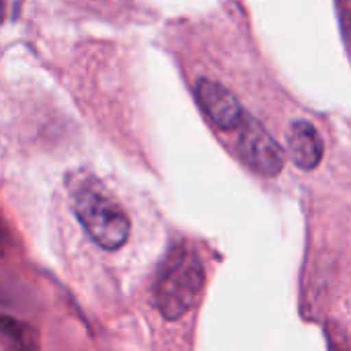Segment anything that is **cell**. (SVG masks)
<instances>
[{"label": "cell", "mask_w": 351, "mask_h": 351, "mask_svg": "<svg viewBox=\"0 0 351 351\" xmlns=\"http://www.w3.org/2000/svg\"><path fill=\"white\" fill-rule=\"evenodd\" d=\"M237 130V152L241 160L263 177H276L284 167V150L263 128V123L245 115Z\"/></svg>", "instance_id": "3957f363"}, {"label": "cell", "mask_w": 351, "mask_h": 351, "mask_svg": "<svg viewBox=\"0 0 351 351\" xmlns=\"http://www.w3.org/2000/svg\"><path fill=\"white\" fill-rule=\"evenodd\" d=\"M2 14H4V4H2V0H0V21H2Z\"/></svg>", "instance_id": "ba28073f"}, {"label": "cell", "mask_w": 351, "mask_h": 351, "mask_svg": "<svg viewBox=\"0 0 351 351\" xmlns=\"http://www.w3.org/2000/svg\"><path fill=\"white\" fill-rule=\"evenodd\" d=\"M72 210L84 232L105 251L121 249L132 232V222L115 195L88 171H74L66 177Z\"/></svg>", "instance_id": "6da1fadb"}, {"label": "cell", "mask_w": 351, "mask_h": 351, "mask_svg": "<svg viewBox=\"0 0 351 351\" xmlns=\"http://www.w3.org/2000/svg\"><path fill=\"white\" fill-rule=\"evenodd\" d=\"M0 351H39L37 331L8 315H0Z\"/></svg>", "instance_id": "8992f818"}, {"label": "cell", "mask_w": 351, "mask_h": 351, "mask_svg": "<svg viewBox=\"0 0 351 351\" xmlns=\"http://www.w3.org/2000/svg\"><path fill=\"white\" fill-rule=\"evenodd\" d=\"M204 265L185 245L173 247L160 263L152 288V300L167 321H179L199 300L204 288Z\"/></svg>", "instance_id": "7a4b0ae2"}, {"label": "cell", "mask_w": 351, "mask_h": 351, "mask_svg": "<svg viewBox=\"0 0 351 351\" xmlns=\"http://www.w3.org/2000/svg\"><path fill=\"white\" fill-rule=\"evenodd\" d=\"M195 97L202 109L220 130L234 132L241 125L245 117L243 105L224 84L212 78H199L195 84Z\"/></svg>", "instance_id": "277c9868"}, {"label": "cell", "mask_w": 351, "mask_h": 351, "mask_svg": "<svg viewBox=\"0 0 351 351\" xmlns=\"http://www.w3.org/2000/svg\"><path fill=\"white\" fill-rule=\"evenodd\" d=\"M6 237H8V234H6V228H4V224H2V220H0V247L6 243Z\"/></svg>", "instance_id": "52a82bcc"}, {"label": "cell", "mask_w": 351, "mask_h": 351, "mask_svg": "<svg viewBox=\"0 0 351 351\" xmlns=\"http://www.w3.org/2000/svg\"><path fill=\"white\" fill-rule=\"evenodd\" d=\"M288 150L296 167L304 171L317 169L323 158V140L319 130L306 119H296L288 130Z\"/></svg>", "instance_id": "5b68a950"}]
</instances>
